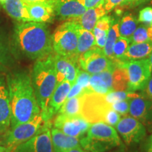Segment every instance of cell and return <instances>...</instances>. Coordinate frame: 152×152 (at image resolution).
Listing matches in <instances>:
<instances>
[{"label": "cell", "instance_id": "6da1fadb", "mask_svg": "<svg viewBox=\"0 0 152 152\" xmlns=\"http://www.w3.org/2000/svg\"><path fill=\"white\" fill-rule=\"evenodd\" d=\"M7 84L11 109V128L28 122L41 113L30 75L23 72L12 74L7 77Z\"/></svg>", "mask_w": 152, "mask_h": 152}, {"label": "cell", "instance_id": "7a4b0ae2", "mask_svg": "<svg viewBox=\"0 0 152 152\" xmlns=\"http://www.w3.org/2000/svg\"><path fill=\"white\" fill-rule=\"evenodd\" d=\"M13 42L16 50L30 59H42L54 52L52 35L44 23L27 21L17 23L14 30Z\"/></svg>", "mask_w": 152, "mask_h": 152}, {"label": "cell", "instance_id": "3957f363", "mask_svg": "<svg viewBox=\"0 0 152 152\" xmlns=\"http://www.w3.org/2000/svg\"><path fill=\"white\" fill-rule=\"evenodd\" d=\"M52 53L46 58L37 60L30 75L42 115L47 112L49 99L57 85Z\"/></svg>", "mask_w": 152, "mask_h": 152}, {"label": "cell", "instance_id": "277c9868", "mask_svg": "<svg viewBox=\"0 0 152 152\" xmlns=\"http://www.w3.org/2000/svg\"><path fill=\"white\" fill-rule=\"evenodd\" d=\"M79 28L80 25L74 20H68L58 26L52 35L53 52L77 61L75 52Z\"/></svg>", "mask_w": 152, "mask_h": 152}, {"label": "cell", "instance_id": "5b68a950", "mask_svg": "<svg viewBox=\"0 0 152 152\" xmlns=\"http://www.w3.org/2000/svg\"><path fill=\"white\" fill-rule=\"evenodd\" d=\"M112 108L105 94L90 92L82 96L80 116L90 123H106L108 113Z\"/></svg>", "mask_w": 152, "mask_h": 152}, {"label": "cell", "instance_id": "8992f818", "mask_svg": "<svg viewBox=\"0 0 152 152\" xmlns=\"http://www.w3.org/2000/svg\"><path fill=\"white\" fill-rule=\"evenodd\" d=\"M45 123L40 113L28 122L19 123L11 128L6 134L4 141V146L7 151L13 152L18 146L35 136L42 128Z\"/></svg>", "mask_w": 152, "mask_h": 152}, {"label": "cell", "instance_id": "52a82bcc", "mask_svg": "<svg viewBox=\"0 0 152 152\" xmlns=\"http://www.w3.org/2000/svg\"><path fill=\"white\" fill-rule=\"evenodd\" d=\"M127 70L128 74V92L143 90L152 75V68L148 58L121 61L115 64Z\"/></svg>", "mask_w": 152, "mask_h": 152}, {"label": "cell", "instance_id": "ba28073f", "mask_svg": "<svg viewBox=\"0 0 152 152\" xmlns=\"http://www.w3.org/2000/svg\"><path fill=\"white\" fill-rule=\"evenodd\" d=\"M86 137L95 149L105 152L122 144L116 130L105 123H92Z\"/></svg>", "mask_w": 152, "mask_h": 152}, {"label": "cell", "instance_id": "9c48e42d", "mask_svg": "<svg viewBox=\"0 0 152 152\" xmlns=\"http://www.w3.org/2000/svg\"><path fill=\"white\" fill-rule=\"evenodd\" d=\"M79 68L90 75L99 73L107 70H114L115 64L104 54L103 49L94 46L77 58Z\"/></svg>", "mask_w": 152, "mask_h": 152}, {"label": "cell", "instance_id": "30bf717a", "mask_svg": "<svg viewBox=\"0 0 152 152\" xmlns=\"http://www.w3.org/2000/svg\"><path fill=\"white\" fill-rule=\"evenodd\" d=\"M51 121L45 123L35 136L20 144L13 152H54L51 137Z\"/></svg>", "mask_w": 152, "mask_h": 152}, {"label": "cell", "instance_id": "8fae6325", "mask_svg": "<svg viewBox=\"0 0 152 152\" xmlns=\"http://www.w3.org/2000/svg\"><path fill=\"white\" fill-rule=\"evenodd\" d=\"M115 128L128 145L140 142L147 134L145 126L138 120L128 115L121 118Z\"/></svg>", "mask_w": 152, "mask_h": 152}, {"label": "cell", "instance_id": "7c38bea8", "mask_svg": "<svg viewBox=\"0 0 152 152\" xmlns=\"http://www.w3.org/2000/svg\"><path fill=\"white\" fill-rule=\"evenodd\" d=\"M91 123L83 117H68L57 114L54 121V127L67 135L77 138L85 137L90 128Z\"/></svg>", "mask_w": 152, "mask_h": 152}, {"label": "cell", "instance_id": "4fadbf2b", "mask_svg": "<svg viewBox=\"0 0 152 152\" xmlns=\"http://www.w3.org/2000/svg\"><path fill=\"white\" fill-rule=\"evenodd\" d=\"M52 58L56 71L57 84L67 80L71 85H73L80 70L77 61L73 58L55 54L54 52L52 53Z\"/></svg>", "mask_w": 152, "mask_h": 152}, {"label": "cell", "instance_id": "5bb4252c", "mask_svg": "<svg viewBox=\"0 0 152 152\" xmlns=\"http://www.w3.org/2000/svg\"><path fill=\"white\" fill-rule=\"evenodd\" d=\"M129 113L143 125H152V101L138 94L130 100Z\"/></svg>", "mask_w": 152, "mask_h": 152}, {"label": "cell", "instance_id": "9a60e30c", "mask_svg": "<svg viewBox=\"0 0 152 152\" xmlns=\"http://www.w3.org/2000/svg\"><path fill=\"white\" fill-rule=\"evenodd\" d=\"M71 87V83L67 80H64L57 84L49 99L47 112L44 115H42L45 122L51 121L54 115L58 113L65 101L67 99L68 94Z\"/></svg>", "mask_w": 152, "mask_h": 152}, {"label": "cell", "instance_id": "2e32d148", "mask_svg": "<svg viewBox=\"0 0 152 152\" xmlns=\"http://www.w3.org/2000/svg\"><path fill=\"white\" fill-rule=\"evenodd\" d=\"M86 10L84 0H58L54 7L55 16L61 20H74L81 16Z\"/></svg>", "mask_w": 152, "mask_h": 152}, {"label": "cell", "instance_id": "e0dca14e", "mask_svg": "<svg viewBox=\"0 0 152 152\" xmlns=\"http://www.w3.org/2000/svg\"><path fill=\"white\" fill-rule=\"evenodd\" d=\"M11 109L8 87L3 79L0 80V133L8 132L11 128Z\"/></svg>", "mask_w": 152, "mask_h": 152}, {"label": "cell", "instance_id": "ac0fdd59", "mask_svg": "<svg viewBox=\"0 0 152 152\" xmlns=\"http://www.w3.org/2000/svg\"><path fill=\"white\" fill-rule=\"evenodd\" d=\"M32 21L38 23H51L55 16L54 8L52 6L43 3L24 2Z\"/></svg>", "mask_w": 152, "mask_h": 152}, {"label": "cell", "instance_id": "d6986e66", "mask_svg": "<svg viewBox=\"0 0 152 152\" xmlns=\"http://www.w3.org/2000/svg\"><path fill=\"white\" fill-rule=\"evenodd\" d=\"M51 137L54 152H65L73 148L81 147L79 138L67 135L56 128H51Z\"/></svg>", "mask_w": 152, "mask_h": 152}, {"label": "cell", "instance_id": "ffe728a7", "mask_svg": "<svg viewBox=\"0 0 152 152\" xmlns=\"http://www.w3.org/2000/svg\"><path fill=\"white\" fill-rule=\"evenodd\" d=\"M106 14L107 13L104 9V4H102L93 8L87 9L81 16L74 19V20L83 29L92 32L96 22Z\"/></svg>", "mask_w": 152, "mask_h": 152}, {"label": "cell", "instance_id": "44dd1931", "mask_svg": "<svg viewBox=\"0 0 152 152\" xmlns=\"http://www.w3.org/2000/svg\"><path fill=\"white\" fill-rule=\"evenodd\" d=\"M6 12L12 18L20 22L32 21L22 0H6L1 4Z\"/></svg>", "mask_w": 152, "mask_h": 152}, {"label": "cell", "instance_id": "7402d4cb", "mask_svg": "<svg viewBox=\"0 0 152 152\" xmlns=\"http://www.w3.org/2000/svg\"><path fill=\"white\" fill-rule=\"evenodd\" d=\"M152 53V41L132 43L127 49L121 61L147 58Z\"/></svg>", "mask_w": 152, "mask_h": 152}, {"label": "cell", "instance_id": "603a6c76", "mask_svg": "<svg viewBox=\"0 0 152 152\" xmlns=\"http://www.w3.org/2000/svg\"><path fill=\"white\" fill-rule=\"evenodd\" d=\"M114 20L111 16H104L96 22L92 33L95 37V45L96 47L103 49L105 45L109 30Z\"/></svg>", "mask_w": 152, "mask_h": 152}, {"label": "cell", "instance_id": "cb8c5ba5", "mask_svg": "<svg viewBox=\"0 0 152 152\" xmlns=\"http://www.w3.org/2000/svg\"><path fill=\"white\" fill-rule=\"evenodd\" d=\"M94 46H96L95 37L92 32L83 29L80 26L77 37V45L75 52L76 57L78 58L81 54H84Z\"/></svg>", "mask_w": 152, "mask_h": 152}, {"label": "cell", "instance_id": "d4e9b609", "mask_svg": "<svg viewBox=\"0 0 152 152\" xmlns=\"http://www.w3.org/2000/svg\"><path fill=\"white\" fill-rule=\"evenodd\" d=\"M112 87L113 91H127L128 88V74L122 66H116L112 73Z\"/></svg>", "mask_w": 152, "mask_h": 152}, {"label": "cell", "instance_id": "484cf974", "mask_svg": "<svg viewBox=\"0 0 152 152\" xmlns=\"http://www.w3.org/2000/svg\"><path fill=\"white\" fill-rule=\"evenodd\" d=\"M82 96L83 95L67 99L56 114H61V115L68 117L80 116V115Z\"/></svg>", "mask_w": 152, "mask_h": 152}, {"label": "cell", "instance_id": "4316f807", "mask_svg": "<svg viewBox=\"0 0 152 152\" xmlns=\"http://www.w3.org/2000/svg\"><path fill=\"white\" fill-rule=\"evenodd\" d=\"M120 37L119 33V23H115L112 24V26L110 28L108 33L107 37H106V41L104 45L103 49L104 54L109 59H111L113 62V48L114 45L117 39Z\"/></svg>", "mask_w": 152, "mask_h": 152}, {"label": "cell", "instance_id": "83f0119b", "mask_svg": "<svg viewBox=\"0 0 152 152\" xmlns=\"http://www.w3.org/2000/svg\"><path fill=\"white\" fill-rule=\"evenodd\" d=\"M138 21L132 14L125 15L119 23L120 36L130 39L137 29Z\"/></svg>", "mask_w": 152, "mask_h": 152}, {"label": "cell", "instance_id": "f1b7e54d", "mask_svg": "<svg viewBox=\"0 0 152 152\" xmlns=\"http://www.w3.org/2000/svg\"><path fill=\"white\" fill-rule=\"evenodd\" d=\"M130 42L141 43L152 41V26H141L137 28L130 38Z\"/></svg>", "mask_w": 152, "mask_h": 152}, {"label": "cell", "instance_id": "f546056e", "mask_svg": "<svg viewBox=\"0 0 152 152\" xmlns=\"http://www.w3.org/2000/svg\"><path fill=\"white\" fill-rule=\"evenodd\" d=\"M130 42V40L129 38L120 37L118 38L115 45H114L113 48V63L115 64L117 63L121 62L122 61L123 56L126 52L127 49L129 47V44Z\"/></svg>", "mask_w": 152, "mask_h": 152}, {"label": "cell", "instance_id": "4dcf8cb0", "mask_svg": "<svg viewBox=\"0 0 152 152\" xmlns=\"http://www.w3.org/2000/svg\"><path fill=\"white\" fill-rule=\"evenodd\" d=\"M90 88L92 92L101 94H106L111 91H113L106 85L105 81L102 79V77L99 73L91 75L90 79Z\"/></svg>", "mask_w": 152, "mask_h": 152}, {"label": "cell", "instance_id": "1f68e13d", "mask_svg": "<svg viewBox=\"0 0 152 152\" xmlns=\"http://www.w3.org/2000/svg\"><path fill=\"white\" fill-rule=\"evenodd\" d=\"M137 95L138 94L136 92H130L127 91H111L105 94V96L108 102L112 104L120 101L130 100Z\"/></svg>", "mask_w": 152, "mask_h": 152}, {"label": "cell", "instance_id": "d6a6232c", "mask_svg": "<svg viewBox=\"0 0 152 152\" xmlns=\"http://www.w3.org/2000/svg\"><path fill=\"white\" fill-rule=\"evenodd\" d=\"M138 20L145 26H152V8L145 7L140 11Z\"/></svg>", "mask_w": 152, "mask_h": 152}, {"label": "cell", "instance_id": "836d02e7", "mask_svg": "<svg viewBox=\"0 0 152 152\" xmlns=\"http://www.w3.org/2000/svg\"><path fill=\"white\" fill-rule=\"evenodd\" d=\"M111 106L114 111L118 113L120 115H127V114H128L129 113L130 100L120 101V102H117L112 104Z\"/></svg>", "mask_w": 152, "mask_h": 152}, {"label": "cell", "instance_id": "e575fe53", "mask_svg": "<svg viewBox=\"0 0 152 152\" xmlns=\"http://www.w3.org/2000/svg\"><path fill=\"white\" fill-rule=\"evenodd\" d=\"M91 75L85 71L79 70L75 83L79 84L83 88L86 89L90 87V79Z\"/></svg>", "mask_w": 152, "mask_h": 152}, {"label": "cell", "instance_id": "d590c367", "mask_svg": "<svg viewBox=\"0 0 152 152\" xmlns=\"http://www.w3.org/2000/svg\"><path fill=\"white\" fill-rule=\"evenodd\" d=\"M121 118V115L112 109L111 110H110L109 113H108L105 123L111 125L112 127H115Z\"/></svg>", "mask_w": 152, "mask_h": 152}, {"label": "cell", "instance_id": "8d00e7d4", "mask_svg": "<svg viewBox=\"0 0 152 152\" xmlns=\"http://www.w3.org/2000/svg\"><path fill=\"white\" fill-rule=\"evenodd\" d=\"M124 0H105L104 3V7L106 13H109L112 9L118 7L123 2Z\"/></svg>", "mask_w": 152, "mask_h": 152}, {"label": "cell", "instance_id": "74e56055", "mask_svg": "<svg viewBox=\"0 0 152 152\" xmlns=\"http://www.w3.org/2000/svg\"><path fill=\"white\" fill-rule=\"evenodd\" d=\"M148 0H124L121 4V7H134L145 3Z\"/></svg>", "mask_w": 152, "mask_h": 152}, {"label": "cell", "instance_id": "f35d334b", "mask_svg": "<svg viewBox=\"0 0 152 152\" xmlns=\"http://www.w3.org/2000/svg\"><path fill=\"white\" fill-rule=\"evenodd\" d=\"M7 54V48H6V46L4 44L2 39L0 38V66L2 65L3 63L6 60Z\"/></svg>", "mask_w": 152, "mask_h": 152}, {"label": "cell", "instance_id": "ab89813d", "mask_svg": "<svg viewBox=\"0 0 152 152\" xmlns=\"http://www.w3.org/2000/svg\"><path fill=\"white\" fill-rule=\"evenodd\" d=\"M144 95L146 96L148 99L152 101V75L150 77L149 80L148 81L145 88L143 90Z\"/></svg>", "mask_w": 152, "mask_h": 152}, {"label": "cell", "instance_id": "60d3db41", "mask_svg": "<svg viewBox=\"0 0 152 152\" xmlns=\"http://www.w3.org/2000/svg\"><path fill=\"white\" fill-rule=\"evenodd\" d=\"M105 0H84V5L87 9L93 8L104 3Z\"/></svg>", "mask_w": 152, "mask_h": 152}, {"label": "cell", "instance_id": "b9f144b4", "mask_svg": "<svg viewBox=\"0 0 152 152\" xmlns=\"http://www.w3.org/2000/svg\"><path fill=\"white\" fill-rule=\"evenodd\" d=\"M23 2L26 3H43L49 4L52 7H55L58 0H22Z\"/></svg>", "mask_w": 152, "mask_h": 152}, {"label": "cell", "instance_id": "7bdbcfd3", "mask_svg": "<svg viewBox=\"0 0 152 152\" xmlns=\"http://www.w3.org/2000/svg\"><path fill=\"white\" fill-rule=\"evenodd\" d=\"M65 152H88L86 150H85L84 149H83L81 147H75L73 148V149H71L68 151H66Z\"/></svg>", "mask_w": 152, "mask_h": 152}, {"label": "cell", "instance_id": "ee69618b", "mask_svg": "<svg viewBox=\"0 0 152 152\" xmlns=\"http://www.w3.org/2000/svg\"><path fill=\"white\" fill-rule=\"evenodd\" d=\"M147 152H152V134L149 137V141H148Z\"/></svg>", "mask_w": 152, "mask_h": 152}, {"label": "cell", "instance_id": "f6af8a7d", "mask_svg": "<svg viewBox=\"0 0 152 152\" xmlns=\"http://www.w3.org/2000/svg\"><path fill=\"white\" fill-rule=\"evenodd\" d=\"M111 152H126V151H125V149L124 146H123V144H121V147H120L118 149L114 150V151H112Z\"/></svg>", "mask_w": 152, "mask_h": 152}, {"label": "cell", "instance_id": "bcb514c9", "mask_svg": "<svg viewBox=\"0 0 152 152\" xmlns=\"http://www.w3.org/2000/svg\"><path fill=\"white\" fill-rule=\"evenodd\" d=\"M0 152H8L4 146H0Z\"/></svg>", "mask_w": 152, "mask_h": 152}, {"label": "cell", "instance_id": "7dc6e473", "mask_svg": "<svg viewBox=\"0 0 152 152\" xmlns=\"http://www.w3.org/2000/svg\"><path fill=\"white\" fill-rule=\"evenodd\" d=\"M148 59H149V61L150 64H151V68H152V53L151 54H150V56H149V58H148Z\"/></svg>", "mask_w": 152, "mask_h": 152}, {"label": "cell", "instance_id": "c3c4849f", "mask_svg": "<svg viewBox=\"0 0 152 152\" xmlns=\"http://www.w3.org/2000/svg\"><path fill=\"white\" fill-rule=\"evenodd\" d=\"M6 1V0H0V4H4Z\"/></svg>", "mask_w": 152, "mask_h": 152}, {"label": "cell", "instance_id": "681fc988", "mask_svg": "<svg viewBox=\"0 0 152 152\" xmlns=\"http://www.w3.org/2000/svg\"><path fill=\"white\" fill-rule=\"evenodd\" d=\"M150 2H151V4L152 5V0H151V1H150Z\"/></svg>", "mask_w": 152, "mask_h": 152}]
</instances>
